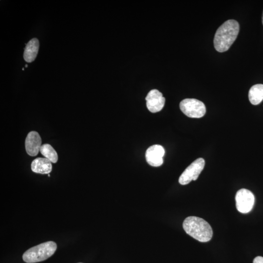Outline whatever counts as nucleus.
I'll use <instances>...</instances> for the list:
<instances>
[{"label":"nucleus","instance_id":"20e7f679","mask_svg":"<svg viewBox=\"0 0 263 263\" xmlns=\"http://www.w3.org/2000/svg\"><path fill=\"white\" fill-rule=\"evenodd\" d=\"M181 111L187 116L191 118H201L206 112L205 104L194 98H186L180 103Z\"/></svg>","mask_w":263,"mask_h":263},{"label":"nucleus","instance_id":"6e6552de","mask_svg":"<svg viewBox=\"0 0 263 263\" xmlns=\"http://www.w3.org/2000/svg\"><path fill=\"white\" fill-rule=\"evenodd\" d=\"M165 154L164 148L160 145H153L147 150L145 154L147 163L152 167H159L163 163Z\"/></svg>","mask_w":263,"mask_h":263},{"label":"nucleus","instance_id":"f8f14e48","mask_svg":"<svg viewBox=\"0 0 263 263\" xmlns=\"http://www.w3.org/2000/svg\"><path fill=\"white\" fill-rule=\"evenodd\" d=\"M248 98L253 105H258L263 100V84H257L252 86L248 92Z\"/></svg>","mask_w":263,"mask_h":263},{"label":"nucleus","instance_id":"9d476101","mask_svg":"<svg viewBox=\"0 0 263 263\" xmlns=\"http://www.w3.org/2000/svg\"><path fill=\"white\" fill-rule=\"evenodd\" d=\"M52 162L45 158H37L31 163V169L36 173L40 174H49L52 169Z\"/></svg>","mask_w":263,"mask_h":263},{"label":"nucleus","instance_id":"39448f33","mask_svg":"<svg viewBox=\"0 0 263 263\" xmlns=\"http://www.w3.org/2000/svg\"><path fill=\"white\" fill-rule=\"evenodd\" d=\"M205 164V160L199 158L189 165L181 174L179 183L182 185L189 183L192 180H196L203 170Z\"/></svg>","mask_w":263,"mask_h":263},{"label":"nucleus","instance_id":"2eb2a0df","mask_svg":"<svg viewBox=\"0 0 263 263\" xmlns=\"http://www.w3.org/2000/svg\"><path fill=\"white\" fill-rule=\"evenodd\" d=\"M262 23L263 24V15H262Z\"/></svg>","mask_w":263,"mask_h":263},{"label":"nucleus","instance_id":"4468645a","mask_svg":"<svg viewBox=\"0 0 263 263\" xmlns=\"http://www.w3.org/2000/svg\"><path fill=\"white\" fill-rule=\"evenodd\" d=\"M253 263H263V257L262 256H257L253 260Z\"/></svg>","mask_w":263,"mask_h":263},{"label":"nucleus","instance_id":"dca6fc26","mask_svg":"<svg viewBox=\"0 0 263 263\" xmlns=\"http://www.w3.org/2000/svg\"><path fill=\"white\" fill-rule=\"evenodd\" d=\"M28 65L27 64L25 65V67H27Z\"/></svg>","mask_w":263,"mask_h":263},{"label":"nucleus","instance_id":"f3484780","mask_svg":"<svg viewBox=\"0 0 263 263\" xmlns=\"http://www.w3.org/2000/svg\"><path fill=\"white\" fill-rule=\"evenodd\" d=\"M48 176H50V174H48Z\"/></svg>","mask_w":263,"mask_h":263},{"label":"nucleus","instance_id":"1a4fd4ad","mask_svg":"<svg viewBox=\"0 0 263 263\" xmlns=\"http://www.w3.org/2000/svg\"><path fill=\"white\" fill-rule=\"evenodd\" d=\"M41 139L38 133L35 131H31L28 133L25 139V146L28 155L36 156L41 147Z\"/></svg>","mask_w":263,"mask_h":263},{"label":"nucleus","instance_id":"ddd939ff","mask_svg":"<svg viewBox=\"0 0 263 263\" xmlns=\"http://www.w3.org/2000/svg\"><path fill=\"white\" fill-rule=\"evenodd\" d=\"M40 153L51 162L55 163L57 161L58 156L55 149L48 144L42 145L40 149Z\"/></svg>","mask_w":263,"mask_h":263},{"label":"nucleus","instance_id":"7ed1b4c3","mask_svg":"<svg viewBox=\"0 0 263 263\" xmlns=\"http://www.w3.org/2000/svg\"><path fill=\"white\" fill-rule=\"evenodd\" d=\"M56 248V244L53 241L44 242L26 250L22 255V259L27 263L41 262L53 255Z\"/></svg>","mask_w":263,"mask_h":263},{"label":"nucleus","instance_id":"423d86ee","mask_svg":"<svg viewBox=\"0 0 263 263\" xmlns=\"http://www.w3.org/2000/svg\"><path fill=\"white\" fill-rule=\"evenodd\" d=\"M236 207L241 213H247L252 209L255 201V197L251 191L245 189H239L235 196Z\"/></svg>","mask_w":263,"mask_h":263},{"label":"nucleus","instance_id":"f03ea898","mask_svg":"<svg viewBox=\"0 0 263 263\" xmlns=\"http://www.w3.org/2000/svg\"><path fill=\"white\" fill-rule=\"evenodd\" d=\"M183 227L188 234L201 242H207L212 237L213 231L210 225L198 217H187L183 223Z\"/></svg>","mask_w":263,"mask_h":263},{"label":"nucleus","instance_id":"9b49d317","mask_svg":"<svg viewBox=\"0 0 263 263\" xmlns=\"http://www.w3.org/2000/svg\"><path fill=\"white\" fill-rule=\"evenodd\" d=\"M39 41L37 38L31 39L26 44L23 54L24 60L27 62L33 61L37 56L39 49Z\"/></svg>","mask_w":263,"mask_h":263},{"label":"nucleus","instance_id":"0eeeda50","mask_svg":"<svg viewBox=\"0 0 263 263\" xmlns=\"http://www.w3.org/2000/svg\"><path fill=\"white\" fill-rule=\"evenodd\" d=\"M145 99L148 109L153 113L160 111L165 102V98L162 94L156 89L150 90Z\"/></svg>","mask_w":263,"mask_h":263},{"label":"nucleus","instance_id":"f257e3e1","mask_svg":"<svg viewBox=\"0 0 263 263\" xmlns=\"http://www.w3.org/2000/svg\"><path fill=\"white\" fill-rule=\"evenodd\" d=\"M239 29V23L234 19H229L223 23L217 29L214 38L216 51L224 52L228 50L236 39Z\"/></svg>","mask_w":263,"mask_h":263},{"label":"nucleus","instance_id":"a211bd4d","mask_svg":"<svg viewBox=\"0 0 263 263\" xmlns=\"http://www.w3.org/2000/svg\"></svg>","mask_w":263,"mask_h":263}]
</instances>
